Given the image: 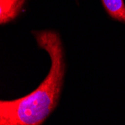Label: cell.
Returning <instances> with one entry per match:
<instances>
[{
	"label": "cell",
	"instance_id": "1",
	"mask_svg": "<svg viewBox=\"0 0 125 125\" xmlns=\"http://www.w3.org/2000/svg\"><path fill=\"white\" fill-rule=\"evenodd\" d=\"M33 34L38 46L50 55V72L38 88L28 95L17 100L0 101L1 125L41 124L58 104L65 71L61 38L54 31H38Z\"/></svg>",
	"mask_w": 125,
	"mask_h": 125
},
{
	"label": "cell",
	"instance_id": "2",
	"mask_svg": "<svg viewBox=\"0 0 125 125\" xmlns=\"http://www.w3.org/2000/svg\"><path fill=\"white\" fill-rule=\"evenodd\" d=\"M26 0H0V23H8L15 19Z\"/></svg>",
	"mask_w": 125,
	"mask_h": 125
},
{
	"label": "cell",
	"instance_id": "3",
	"mask_svg": "<svg viewBox=\"0 0 125 125\" xmlns=\"http://www.w3.org/2000/svg\"><path fill=\"white\" fill-rule=\"evenodd\" d=\"M108 14L115 20L125 23V4L124 0H102Z\"/></svg>",
	"mask_w": 125,
	"mask_h": 125
}]
</instances>
